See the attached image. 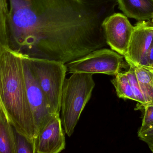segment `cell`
Returning a JSON list of instances; mask_svg holds the SVG:
<instances>
[{"instance_id": "obj_1", "label": "cell", "mask_w": 153, "mask_h": 153, "mask_svg": "<svg viewBox=\"0 0 153 153\" xmlns=\"http://www.w3.org/2000/svg\"><path fill=\"white\" fill-rule=\"evenodd\" d=\"M117 0H0V46L66 64L107 45Z\"/></svg>"}, {"instance_id": "obj_2", "label": "cell", "mask_w": 153, "mask_h": 153, "mask_svg": "<svg viewBox=\"0 0 153 153\" xmlns=\"http://www.w3.org/2000/svg\"><path fill=\"white\" fill-rule=\"evenodd\" d=\"M0 106L15 129L35 148L34 123L27 97L23 54L1 46Z\"/></svg>"}, {"instance_id": "obj_3", "label": "cell", "mask_w": 153, "mask_h": 153, "mask_svg": "<svg viewBox=\"0 0 153 153\" xmlns=\"http://www.w3.org/2000/svg\"><path fill=\"white\" fill-rule=\"evenodd\" d=\"M93 74L72 73L65 79L61 100V120L65 132L73 134L81 113L91 98L95 83Z\"/></svg>"}, {"instance_id": "obj_4", "label": "cell", "mask_w": 153, "mask_h": 153, "mask_svg": "<svg viewBox=\"0 0 153 153\" xmlns=\"http://www.w3.org/2000/svg\"><path fill=\"white\" fill-rule=\"evenodd\" d=\"M29 60L51 107L55 112L60 114L62 88L68 72L66 64L61 62L30 57Z\"/></svg>"}, {"instance_id": "obj_5", "label": "cell", "mask_w": 153, "mask_h": 153, "mask_svg": "<svg viewBox=\"0 0 153 153\" xmlns=\"http://www.w3.org/2000/svg\"><path fill=\"white\" fill-rule=\"evenodd\" d=\"M124 57L110 49L102 48L87 55L66 63L68 72L88 74H102L116 76L128 65Z\"/></svg>"}, {"instance_id": "obj_6", "label": "cell", "mask_w": 153, "mask_h": 153, "mask_svg": "<svg viewBox=\"0 0 153 153\" xmlns=\"http://www.w3.org/2000/svg\"><path fill=\"white\" fill-rule=\"evenodd\" d=\"M23 63L27 97L34 123V138L35 142L40 131L56 112L53 111L47 101L31 67L29 57L27 55L23 54Z\"/></svg>"}, {"instance_id": "obj_7", "label": "cell", "mask_w": 153, "mask_h": 153, "mask_svg": "<svg viewBox=\"0 0 153 153\" xmlns=\"http://www.w3.org/2000/svg\"><path fill=\"white\" fill-rule=\"evenodd\" d=\"M153 46V23L151 20L138 21L134 26L124 59L128 64L146 69L147 56Z\"/></svg>"}, {"instance_id": "obj_8", "label": "cell", "mask_w": 153, "mask_h": 153, "mask_svg": "<svg viewBox=\"0 0 153 153\" xmlns=\"http://www.w3.org/2000/svg\"><path fill=\"white\" fill-rule=\"evenodd\" d=\"M103 27L107 45L124 56L128 51L134 26L125 15L114 13L105 20Z\"/></svg>"}, {"instance_id": "obj_9", "label": "cell", "mask_w": 153, "mask_h": 153, "mask_svg": "<svg viewBox=\"0 0 153 153\" xmlns=\"http://www.w3.org/2000/svg\"><path fill=\"white\" fill-rule=\"evenodd\" d=\"M62 125L59 113H55L36 139L35 153H59L65 149Z\"/></svg>"}, {"instance_id": "obj_10", "label": "cell", "mask_w": 153, "mask_h": 153, "mask_svg": "<svg viewBox=\"0 0 153 153\" xmlns=\"http://www.w3.org/2000/svg\"><path fill=\"white\" fill-rule=\"evenodd\" d=\"M119 9L126 16L138 21L153 19V0H117Z\"/></svg>"}, {"instance_id": "obj_11", "label": "cell", "mask_w": 153, "mask_h": 153, "mask_svg": "<svg viewBox=\"0 0 153 153\" xmlns=\"http://www.w3.org/2000/svg\"><path fill=\"white\" fill-rule=\"evenodd\" d=\"M0 153H16L15 129L0 106Z\"/></svg>"}, {"instance_id": "obj_12", "label": "cell", "mask_w": 153, "mask_h": 153, "mask_svg": "<svg viewBox=\"0 0 153 153\" xmlns=\"http://www.w3.org/2000/svg\"><path fill=\"white\" fill-rule=\"evenodd\" d=\"M132 65L134 67L140 89L146 100V105L153 106V71L140 66Z\"/></svg>"}, {"instance_id": "obj_13", "label": "cell", "mask_w": 153, "mask_h": 153, "mask_svg": "<svg viewBox=\"0 0 153 153\" xmlns=\"http://www.w3.org/2000/svg\"><path fill=\"white\" fill-rule=\"evenodd\" d=\"M111 82L114 87L117 96L119 98L137 102L125 72L118 73L111 79Z\"/></svg>"}, {"instance_id": "obj_14", "label": "cell", "mask_w": 153, "mask_h": 153, "mask_svg": "<svg viewBox=\"0 0 153 153\" xmlns=\"http://www.w3.org/2000/svg\"><path fill=\"white\" fill-rule=\"evenodd\" d=\"M128 65L129 68L127 71H125V74L128 79L133 94L137 98V102L143 107L146 105V100L140 89L134 67L131 64H128Z\"/></svg>"}, {"instance_id": "obj_15", "label": "cell", "mask_w": 153, "mask_h": 153, "mask_svg": "<svg viewBox=\"0 0 153 153\" xmlns=\"http://www.w3.org/2000/svg\"><path fill=\"white\" fill-rule=\"evenodd\" d=\"M15 129V128H14ZM16 153H35L33 144L15 129Z\"/></svg>"}, {"instance_id": "obj_16", "label": "cell", "mask_w": 153, "mask_h": 153, "mask_svg": "<svg viewBox=\"0 0 153 153\" xmlns=\"http://www.w3.org/2000/svg\"><path fill=\"white\" fill-rule=\"evenodd\" d=\"M143 108H144V116L138 134L147 130L153 126V105H146Z\"/></svg>"}, {"instance_id": "obj_17", "label": "cell", "mask_w": 153, "mask_h": 153, "mask_svg": "<svg viewBox=\"0 0 153 153\" xmlns=\"http://www.w3.org/2000/svg\"><path fill=\"white\" fill-rule=\"evenodd\" d=\"M138 137L140 140L146 143L151 152L153 153V126L138 134Z\"/></svg>"}, {"instance_id": "obj_18", "label": "cell", "mask_w": 153, "mask_h": 153, "mask_svg": "<svg viewBox=\"0 0 153 153\" xmlns=\"http://www.w3.org/2000/svg\"><path fill=\"white\" fill-rule=\"evenodd\" d=\"M151 22H152V23L153 24V19H152V20H151Z\"/></svg>"}]
</instances>
